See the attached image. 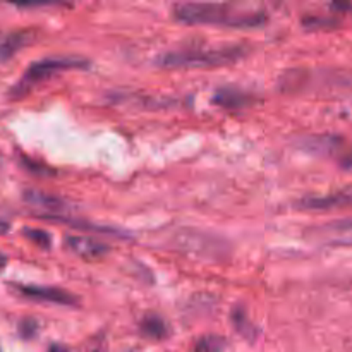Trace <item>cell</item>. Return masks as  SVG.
Wrapping results in <instances>:
<instances>
[{
	"label": "cell",
	"instance_id": "1",
	"mask_svg": "<svg viewBox=\"0 0 352 352\" xmlns=\"http://www.w3.org/2000/svg\"><path fill=\"white\" fill-rule=\"evenodd\" d=\"M174 17L184 24H219L229 28H258L267 21L260 10H239L227 3H179Z\"/></svg>",
	"mask_w": 352,
	"mask_h": 352
},
{
	"label": "cell",
	"instance_id": "2",
	"mask_svg": "<svg viewBox=\"0 0 352 352\" xmlns=\"http://www.w3.org/2000/svg\"><path fill=\"white\" fill-rule=\"evenodd\" d=\"M246 50L243 47L222 48H184L164 54L157 60L160 67L186 69V67H219V65L234 64L244 57Z\"/></svg>",
	"mask_w": 352,
	"mask_h": 352
},
{
	"label": "cell",
	"instance_id": "3",
	"mask_svg": "<svg viewBox=\"0 0 352 352\" xmlns=\"http://www.w3.org/2000/svg\"><path fill=\"white\" fill-rule=\"evenodd\" d=\"M88 60L78 57H47L41 60L33 62L30 67L26 69L19 81L12 86L9 91L10 98L19 100L24 98L34 86L41 85L47 81L48 78H54L55 74L64 71H72V69H86L88 67Z\"/></svg>",
	"mask_w": 352,
	"mask_h": 352
},
{
	"label": "cell",
	"instance_id": "4",
	"mask_svg": "<svg viewBox=\"0 0 352 352\" xmlns=\"http://www.w3.org/2000/svg\"><path fill=\"white\" fill-rule=\"evenodd\" d=\"M16 291L24 298L34 299V301L52 302L60 306H78V298L71 292L58 287H47V285H14Z\"/></svg>",
	"mask_w": 352,
	"mask_h": 352
},
{
	"label": "cell",
	"instance_id": "5",
	"mask_svg": "<svg viewBox=\"0 0 352 352\" xmlns=\"http://www.w3.org/2000/svg\"><path fill=\"white\" fill-rule=\"evenodd\" d=\"M301 210H313V212H325V210L352 208V186L339 189L325 196H309L298 203Z\"/></svg>",
	"mask_w": 352,
	"mask_h": 352
},
{
	"label": "cell",
	"instance_id": "6",
	"mask_svg": "<svg viewBox=\"0 0 352 352\" xmlns=\"http://www.w3.org/2000/svg\"><path fill=\"white\" fill-rule=\"evenodd\" d=\"M33 40L28 31H0V62H7Z\"/></svg>",
	"mask_w": 352,
	"mask_h": 352
},
{
	"label": "cell",
	"instance_id": "7",
	"mask_svg": "<svg viewBox=\"0 0 352 352\" xmlns=\"http://www.w3.org/2000/svg\"><path fill=\"white\" fill-rule=\"evenodd\" d=\"M65 246H67L72 253L79 254V256L82 258H89V260H91V258L96 260V258H102L103 254L109 253V248H107L105 244L82 236H67L65 237Z\"/></svg>",
	"mask_w": 352,
	"mask_h": 352
},
{
	"label": "cell",
	"instance_id": "8",
	"mask_svg": "<svg viewBox=\"0 0 352 352\" xmlns=\"http://www.w3.org/2000/svg\"><path fill=\"white\" fill-rule=\"evenodd\" d=\"M23 199L28 205L48 210V212H52V215H58V212H64L67 208V203L64 199L57 198L54 195H48V192L38 191V189H26L23 192Z\"/></svg>",
	"mask_w": 352,
	"mask_h": 352
},
{
	"label": "cell",
	"instance_id": "9",
	"mask_svg": "<svg viewBox=\"0 0 352 352\" xmlns=\"http://www.w3.org/2000/svg\"><path fill=\"white\" fill-rule=\"evenodd\" d=\"M213 102L219 103L220 107H226V109H243V107L251 105L254 102V98L251 95H248V93L239 91V89L222 88L215 93Z\"/></svg>",
	"mask_w": 352,
	"mask_h": 352
},
{
	"label": "cell",
	"instance_id": "10",
	"mask_svg": "<svg viewBox=\"0 0 352 352\" xmlns=\"http://www.w3.org/2000/svg\"><path fill=\"white\" fill-rule=\"evenodd\" d=\"M140 329H141V332H143V336L150 337V339H155V340L165 339V337L168 336L167 323H165L164 318H160V316H157V315L144 316L143 322H141V325H140Z\"/></svg>",
	"mask_w": 352,
	"mask_h": 352
},
{
	"label": "cell",
	"instance_id": "11",
	"mask_svg": "<svg viewBox=\"0 0 352 352\" xmlns=\"http://www.w3.org/2000/svg\"><path fill=\"white\" fill-rule=\"evenodd\" d=\"M232 322H234V327L237 329V332H239L243 337H246V339L250 340H253L254 337H256V330H254V327L250 323L244 309L237 308L236 311L232 313Z\"/></svg>",
	"mask_w": 352,
	"mask_h": 352
},
{
	"label": "cell",
	"instance_id": "12",
	"mask_svg": "<svg viewBox=\"0 0 352 352\" xmlns=\"http://www.w3.org/2000/svg\"><path fill=\"white\" fill-rule=\"evenodd\" d=\"M196 352H223L226 349V340L219 336L203 337L196 342Z\"/></svg>",
	"mask_w": 352,
	"mask_h": 352
},
{
	"label": "cell",
	"instance_id": "13",
	"mask_svg": "<svg viewBox=\"0 0 352 352\" xmlns=\"http://www.w3.org/2000/svg\"><path fill=\"white\" fill-rule=\"evenodd\" d=\"M23 236H26L28 239H31L33 243H36L38 246L41 248H48L50 246L52 239L47 232L43 230H38V229H23Z\"/></svg>",
	"mask_w": 352,
	"mask_h": 352
},
{
	"label": "cell",
	"instance_id": "14",
	"mask_svg": "<svg viewBox=\"0 0 352 352\" xmlns=\"http://www.w3.org/2000/svg\"><path fill=\"white\" fill-rule=\"evenodd\" d=\"M340 167L347 168V170H352V150L346 151L344 157L340 158Z\"/></svg>",
	"mask_w": 352,
	"mask_h": 352
},
{
	"label": "cell",
	"instance_id": "15",
	"mask_svg": "<svg viewBox=\"0 0 352 352\" xmlns=\"http://www.w3.org/2000/svg\"><path fill=\"white\" fill-rule=\"evenodd\" d=\"M9 229H10V223L6 222V220H0V236L9 232Z\"/></svg>",
	"mask_w": 352,
	"mask_h": 352
},
{
	"label": "cell",
	"instance_id": "16",
	"mask_svg": "<svg viewBox=\"0 0 352 352\" xmlns=\"http://www.w3.org/2000/svg\"><path fill=\"white\" fill-rule=\"evenodd\" d=\"M3 265H6V258H3L2 254H0V267H3Z\"/></svg>",
	"mask_w": 352,
	"mask_h": 352
},
{
	"label": "cell",
	"instance_id": "17",
	"mask_svg": "<svg viewBox=\"0 0 352 352\" xmlns=\"http://www.w3.org/2000/svg\"><path fill=\"white\" fill-rule=\"evenodd\" d=\"M0 168H2V157H0Z\"/></svg>",
	"mask_w": 352,
	"mask_h": 352
}]
</instances>
